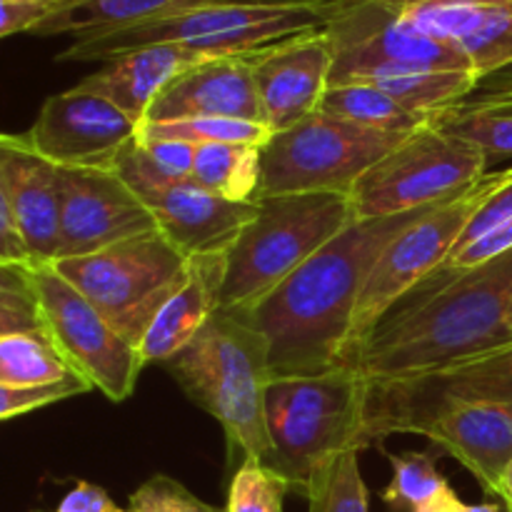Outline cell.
Returning a JSON list of instances; mask_svg holds the SVG:
<instances>
[{
  "mask_svg": "<svg viewBox=\"0 0 512 512\" xmlns=\"http://www.w3.org/2000/svg\"><path fill=\"white\" fill-rule=\"evenodd\" d=\"M408 135L363 128L328 113H313L273 133L260 148L263 180L258 200L273 195L348 193Z\"/></svg>",
  "mask_w": 512,
  "mask_h": 512,
  "instance_id": "8",
  "label": "cell"
},
{
  "mask_svg": "<svg viewBox=\"0 0 512 512\" xmlns=\"http://www.w3.org/2000/svg\"><path fill=\"white\" fill-rule=\"evenodd\" d=\"M138 138L143 140H180L190 145L210 143H233V145H255L263 148L273 130L263 123H250L238 118H185L168 120V123H140Z\"/></svg>",
  "mask_w": 512,
  "mask_h": 512,
  "instance_id": "30",
  "label": "cell"
},
{
  "mask_svg": "<svg viewBox=\"0 0 512 512\" xmlns=\"http://www.w3.org/2000/svg\"><path fill=\"white\" fill-rule=\"evenodd\" d=\"M505 170L500 173H485L475 185H470L458 198L448 200L438 210L425 218L415 220L413 225L395 235L385 250L380 253L378 263L370 270L365 288L355 305L353 323H350L348 340H345L343 360L373 333L375 325L400 303L408 293H413L425 278L435 273L458 245L465 225L475 215V210L490 198L495 188L503 183ZM338 365V368H340Z\"/></svg>",
  "mask_w": 512,
  "mask_h": 512,
  "instance_id": "10",
  "label": "cell"
},
{
  "mask_svg": "<svg viewBox=\"0 0 512 512\" xmlns=\"http://www.w3.org/2000/svg\"><path fill=\"white\" fill-rule=\"evenodd\" d=\"M503 508H505V505L503 503H500V500H498V503H480V505H460V508H458V512H503Z\"/></svg>",
  "mask_w": 512,
  "mask_h": 512,
  "instance_id": "47",
  "label": "cell"
},
{
  "mask_svg": "<svg viewBox=\"0 0 512 512\" xmlns=\"http://www.w3.org/2000/svg\"><path fill=\"white\" fill-rule=\"evenodd\" d=\"M388 458L393 465V480L380 498L390 510L415 512L450 488L430 453L408 450V453H390Z\"/></svg>",
  "mask_w": 512,
  "mask_h": 512,
  "instance_id": "32",
  "label": "cell"
},
{
  "mask_svg": "<svg viewBox=\"0 0 512 512\" xmlns=\"http://www.w3.org/2000/svg\"><path fill=\"white\" fill-rule=\"evenodd\" d=\"M158 230L188 258L225 255L258 213V203H230L193 180L143 195Z\"/></svg>",
  "mask_w": 512,
  "mask_h": 512,
  "instance_id": "20",
  "label": "cell"
},
{
  "mask_svg": "<svg viewBox=\"0 0 512 512\" xmlns=\"http://www.w3.org/2000/svg\"><path fill=\"white\" fill-rule=\"evenodd\" d=\"M128 512H225L195 498L183 483L168 475H153L145 480L128 500Z\"/></svg>",
  "mask_w": 512,
  "mask_h": 512,
  "instance_id": "34",
  "label": "cell"
},
{
  "mask_svg": "<svg viewBox=\"0 0 512 512\" xmlns=\"http://www.w3.org/2000/svg\"><path fill=\"white\" fill-rule=\"evenodd\" d=\"M508 250H512V220H508L505 225H500V228H495L493 233L483 235V238L475 240V243L455 250V253L450 255V258L445 260L435 273H458V270L478 268V265L508 253Z\"/></svg>",
  "mask_w": 512,
  "mask_h": 512,
  "instance_id": "38",
  "label": "cell"
},
{
  "mask_svg": "<svg viewBox=\"0 0 512 512\" xmlns=\"http://www.w3.org/2000/svg\"><path fill=\"white\" fill-rule=\"evenodd\" d=\"M503 512H510V510H508V508H503Z\"/></svg>",
  "mask_w": 512,
  "mask_h": 512,
  "instance_id": "49",
  "label": "cell"
},
{
  "mask_svg": "<svg viewBox=\"0 0 512 512\" xmlns=\"http://www.w3.org/2000/svg\"><path fill=\"white\" fill-rule=\"evenodd\" d=\"M288 493V483L263 460L245 458L230 478L225 512H285Z\"/></svg>",
  "mask_w": 512,
  "mask_h": 512,
  "instance_id": "33",
  "label": "cell"
},
{
  "mask_svg": "<svg viewBox=\"0 0 512 512\" xmlns=\"http://www.w3.org/2000/svg\"><path fill=\"white\" fill-rule=\"evenodd\" d=\"M325 33L333 50L330 85L375 83L425 70L475 73L460 50L420 33L388 0H340Z\"/></svg>",
  "mask_w": 512,
  "mask_h": 512,
  "instance_id": "11",
  "label": "cell"
},
{
  "mask_svg": "<svg viewBox=\"0 0 512 512\" xmlns=\"http://www.w3.org/2000/svg\"><path fill=\"white\" fill-rule=\"evenodd\" d=\"M0 263L33 268L28 250H25L23 238H20L18 225H15V215H13V208H10L3 170H0Z\"/></svg>",
  "mask_w": 512,
  "mask_h": 512,
  "instance_id": "40",
  "label": "cell"
},
{
  "mask_svg": "<svg viewBox=\"0 0 512 512\" xmlns=\"http://www.w3.org/2000/svg\"><path fill=\"white\" fill-rule=\"evenodd\" d=\"M373 85L393 95L403 108L430 118L455 103H463L478 85L475 73H453V70H425V73L395 75V78L375 80Z\"/></svg>",
  "mask_w": 512,
  "mask_h": 512,
  "instance_id": "29",
  "label": "cell"
},
{
  "mask_svg": "<svg viewBox=\"0 0 512 512\" xmlns=\"http://www.w3.org/2000/svg\"><path fill=\"white\" fill-rule=\"evenodd\" d=\"M498 500L505 505V508L512 512V463H510V468L505 470V475H503V483H500Z\"/></svg>",
  "mask_w": 512,
  "mask_h": 512,
  "instance_id": "46",
  "label": "cell"
},
{
  "mask_svg": "<svg viewBox=\"0 0 512 512\" xmlns=\"http://www.w3.org/2000/svg\"><path fill=\"white\" fill-rule=\"evenodd\" d=\"M340 0H185L155 18L103 35L75 38L58 60L108 63L145 45L178 43L208 55L263 48L288 35L325 28Z\"/></svg>",
  "mask_w": 512,
  "mask_h": 512,
  "instance_id": "3",
  "label": "cell"
},
{
  "mask_svg": "<svg viewBox=\"0 0 512 512\" xmlns=\"http://www.w3.org/2000/svg\"><path fill=\"white\" fill-rule=\"evenodd\" d=\"M45 330L35 295H13L0 298V338L18 333Z\"/></svg>",
  "mask_w": 512,
  "mask_h": 512,
  "instance_id": "39",
  "label": "cell"
},
{
  "mask_svg": "<svg viewBox=\"0 0 512 512\" xmlns=\"http://www.w3.org/2000/svg\"><path fill=\"white\" fill-rule=\"evenodd\" d=\"M193 258L160 230L120 240L83 258L55 260L53 268L133 345L170 295L188 280Z\"/></svg>",
  "mask_w": 512,
  "mask_h": 512,
  "instance_id": "7",
  "label": "cell"
},
{
  "mask_svg": "<svg viewBox=\"0 0 512 512\" xmlns=\"http://www.w3.org/2000/svg\"><path fill=\"white\" fill-rule=\"evenodd\" d=\"M255 50L215 55L180 73L155 98L143 123L185 118H238L263 123V108L253 78Z\"/></svg>",
  "mask_w": 512,
  "mask_h": 512,
  "instance_id": "18",
  "label": "cell"
},
{
  "mask_svg": "<svg viewBox=\"0 0 512 512\" xmlns=\"http://www.w3.org/2000/svg\"><path fill=\"white\" fill-rule=\"evenodd\" d=\"M208 58H215V55L188 48V45H145V48L130 50V53L108 60L98 73L80 80L78 88L100 95L140 125L155 98L180 73Z\"/></svg>",
  "mask_w": 512,
  "mask_h": 512,
  "instance_id": "22",
  "label": "cell"
},
{
  "mask_svg": "<svg viewBox=\"0 0 512 512\" xmlns=\"http://www.w3.org/2000/svg\"><path fill=\"white\" fill-rule=\"evenodd\" d=\"M180 3H185V0H63L30 33H70L75 38H88V35L130 28V25L155 18V15L165 13Z\"/></svg>",
  "mask_w": 512,
  "mask_h": 512,
  "instance_id": "24",
  "label": "cell"
},
{
  "mask_svg": "<svg viewBox=\"0 0 512 512\" xmlns=\"http://www.w3.org/2000/svg\"><path fill=\"white\" fill-rule=\"evenodd\" d=\"M318 110L333 115V118L363 125V128L385 130V133L410 135L430 125V118L410 113L393 95L373 83L328 85Z\"/></svg>",
  "mask_w": 512,
  "mask_h": 512,
  "instance_id": "26",
  "label": "cell"
},
{
  "mask_svg": "<svg viewBox=\"0 0 512 512\" xmlns=\"http://www.w3.org/2000/svg\"><path fill=\"white\" fill-rule=\"evenodd\" d=\"M440 205L355 220L263 300L233 310L268 340L273 378H308L338 370L355 305L380 253L395 235Z\"/></svg>",
  "mask_w": 512,
  "mask_h": 512,
  "instance_id": "2",
  "label": "cell"
},
{
  "mask_svg": "<svg viewBox=\"0 0 512 512\" xmlns=\"http://www.w3.org/2000/svg\"><path fill=\"white\" fill-rule=\"evenodd\" d=\"M158 230L145 200L113 168H60L58 258H83Z\"/></svg>",
  "mask_w": 512,
  "mask_h": 512,
  "instance_id": "14",
  "label": "cell"
},
{
  "mask_svg": "<svg viewBox=\"0 0 512 512\" xmlns=\"http://www.w3.org/2000/svg\"><path fill=\"white\" fill-rule=\"evenodd\" d=\"M308 512H370L368 488L360 475V450L330 458L310 480Z\"/></svg>",
  "mask_w": 512,
  "mask_h": 512,
  "instance_id": "31",
  "label": "cell"
},
{
  "mask_svg": "<svg viewBox=\"0 0 512 512\" xmlns=\"http://www.w3.org/2000/svg\"><path fill=\"white\" fill-rule=\"evenodd\" d=\"M348 193L273 195L225 253L220 310H245L355 223Z\"/></svg>",
  "mask_w": 512,
  "mask_h": 512,
  "instance_id": "6",
  "label": "cell"
},
{
  "mask_svg": "<svg viewBox=\"0 0 512 512\" xmlns=\"http://www.w3.org/2000/svg\"><path fill=\"white\" fill-rule=\"evenodd\" d=\"M45 330L0 338V383L13 388H40L75 378Z\"/></svg>",
  "mask_w": 512,
  "mask_h": 512,
  "instance_id": "27",
  "label": "cell"
},
{
  "mask_svg": "<svg viewBox=\"0 0 512 512\" xmlns=\"http://www.w3.org/2000/svg\"><path fill=\"white\" fill-rule=\"evenodd\" d=\"M90 383H85L80 375L63 380V383L40 385V388H13V385L0 383V420L18 418V415L33 413L45 405L60 403V400L75 398V395L88 393Z\"/></svg>",
  "mask_w": 512,
  "mask_h": 512,
  "instance_id": "35",
  "label": "cell"
},
{
  "mask_svg": "<svg viewBox=\"0 0 512 512\" xmlns=\"http://www.w3.org/2000/svg\"><path fill=\"white\" fill-rule=\"evenodd\" d=\"M0 170L30 263L53 265L60 248V168L28 135L0 133Z\"/></svg>",
  "mask_w": 512,
  "mask_h": 512,
  "instance_id": "19",
  "label": "cell"
},
{
  "mask_svg": "<svg viewBox=\"0 0 512 512\" xmlns=\"http://www.w3.org/2000/svg\"><path fill=\"white\" fill-rule=\"evenodd\" d=\"M512 340V250L470 270L435 273L405 295L343 360L370 385L443 370Z\"/></svg>",
  "mask_w": 512,
  "mask_h": 512,
  "instance_id": "1",
  "label": "cell"
},
{
  "mask_svg": "<svg viewBox=\"0 0 512 512\" xmlns=\"http://www.w3.org/2000/svg\"><path fill=\"white\" fill-rule=\"evenodd\" d=\"M145 150V158L153 165L155 173L165 183H178V180H190L195 163V145L180 143V140H143L138 138Z\"/></svg>",
  "mask_w": 512,
  "mask_h": 512,
  "instance_id": "37",
  "label": "cell"
},
{
  "mask_svg": "<svg viewBox=\"0 0 512 512\" xmlns=\"http://www.w3.org/2000/svg\"><path fill=\"white\" fill-rule=\"evenodd\" d=\"M330 70L333 50L325 28L288 35L255 50L253 78L263 123L280 133L318 113L330 85Z\"/></svg>",
  "mask_w": 512,
  "mask_h": 512,
  "instance_id": "16",
  "label": "cell"
},
{
  "mask_svg": "<svg viewBox=\"0 0 512 512\" xmlns=\"http://www.w3.org/2000/svg\"><path fill=\"white\" fill-rule=\"evenodd\" d=\"M465 100L475 103H512V63L495 73L483 75Z\"/></svg>",
  "mask_w": 512,
  "mask_h": 512,
  "instance_id": "43",
  "label": "cell"
},
{
  "mask_svg": "<svg viewBox=\"0 0 512 512\" xmlns=\"http://www.w3.org/2000/svg\"><path fill=\"white\" fill-rule=\"evenodd\" d=\"M430 125L473 143L483 150L488 163L512 155V103L463 100L435 113Z\"/></svg>",
  "mask_w": 512,
  "mask_h": 512,
  "instance_id": "28",
  "label": "cell"
},
{
  "mask_svg": "<svg viewBox=\"0 0 512 512\" xmlns=\"http://www.w3.org/2000/svg\"><path fill=\"white\" fill-rule=\"evenodd\" d=\"M55 5H35V3H8L0 0V38H8L15 33H30L40 20L53 13Z\"/></svg>",
  "mask_w": 512,
  "mask_h": 512,
  "instance_id": "41",
  "label": "cell"
},
{
  "mask_svg": "<svg viewBox=\"0 0 512 512\" xmlns=\"http://www.w3.org/2000/svg\"><path fill=\"white\" fill-rule=\"evenodd\" d=\"M8 3H35V5H58L63 0H8Z\"/></svg>",
  "mask_w": 512,
  "mask_h": 512,
  "instance_id": "48",
  "label": "cell"
},
{
  "mask_svg": "<svg viewBox=\"0 0 512 512\" xmlns=\"http://www.w3.org/2000/svg\"><path fill=\"white\" fill-rule=\"evenodd\" d=\"M190 180L230 203H258L263 160L255 145H198Z\"/></svg>",
  "mask_w": 512,
  "mask_h": 512,
  "instance_id": "25",
  "label": "cell"
},
{
  "mask_svg": "<svg viewBox=\"0 0 512 512\" xmlns=\"http://www.w3.org/2000/svg\"><path fill=\"white\" fill-rule=\"evenodd\" d=\"M460 505H463V500L455 495V490L445 488L438 498L430 500L428 505H423V508H418L415 512H458Z\"/></svg>",
  "mask_w": 512,
  "mask_h": 512,
  "instance_id": "45",
  "label": "cell"
},
{
  "mask_svg": "<svg viewBox=\"0 0 512 512\" xmlns=\"http://www.w3.org/2000/svg\"><path fill=\"white\" fill-rule=\"evenodd\" d=\"M488 158L468 140L435 125L410 133L350 190L355 218H390L448 203L478 183Z\"/></svg>",
  "mask_w": 512,
  "mask_h": 512,
  "instance_id": "9",
  "label": "cell"
},
{
  "mask_svg": "<svg viewBox=\"0 0 512 512\" xmlns=\"http://www.w3.org/2000/svg\"><path fill=\"white\" fill-rule=\"evenodd\" d=\"M13 295H35L33 268L0 263V298H13Z\"/></svg>",
  "mask_w": 512,
  "mask_h": 512,
  "instance_id": "44",
  "label": "cell"
},
{
  "mask_svg": "<svg viewBox=\"0 0 512 512\" xmlns=\"http://www.w3.org/2000/svg\"><path fill=\"white\" fill-rule=\"evenodd\" d=\"M225 255H203L190 263L188 280L158 310L150 328L138 343L140 363H168L185 348L210 318L220 310Z\"/></svg>",
  "mask_w": 512,
  "mask_h": 512,
  "instance_id": "23",
  "label": "cell"
},
{
  "mask_svg": "<svg viewBox=\"0 0 512 512\" xmlns=\"http://www.w3.org/2000/svg\"><path fill=\"white\" fill-rule=\"evenodd\" d=\"M508 220H512V168L505 170L503 183H500L498 188L490 193V198L485 200L478 210H475V215L470 218V223L465 225V230H463V235H460L455 250L465 248V245L475 243V240H480L483 235L493 233L495 228L505 225Z\"/></svg>",
  "mask_w": 512,
  "mask_h": 512,
  "instance_id": "36",
  "label": "cell"
},
{
  "mask_svg": "<svg viewBox=\"0 0 512 512\" xmlns=\"http://www.w3.org/2000/svg\"><path fill=\"white\" fill-rule=\"evenodd\" d=\"M465 403L512 405V340L418 378L370 385L363 420L365 445L370 448L395 433L418 435L430 420Z\"/></svg>",
  "mask_w": 512,
  "mask_h": 512,
  "instance_id": "12",
  "label": "cell"
},
{
  "mask_svg": "<svg viewBox=\"0 0 512 512\" xmlns=\"http://www.w3.org/2000/svg\"><path fill=\"white\" fill-rule=\"evenodd\" d=\"M33 293L45 333L65 363L110 403H125L143 370L138 345L125 340L53 265L33 268Z\"/></svg>",
  "mask_w": 512,
  "mask_h": 512,
  "instance_id": "13",
  "label": "cell"
},
{
  "mask_svg": "<svg viewBox=\"0 0 512 512\" xmlns=\"http://www.w3.org/2000/svg\"><path fill=\"white\" fill-rule=\"evenodd\" d=\"M25 135L58 168H113L120 150L138 135V123L75 85L50 95Z\"/></svg>",
  "mask_w": 512,
  "mask_h": 512,
  "instance_id": "15",
  "label": "cell"
},
{
  "mask_svg": "<svg viewBox=\"0 0 512 512\" xmlns=\"http://www.w3.org/2000/svg\"><path fill=\"white\" fill-rule=\"evenodd\" d=\"M368 390V380L343 368L270 380L265 393L270 453L263 463L288 483L290 493H308L313 475L335 455L368 448L363 438Z\"/></svg>",
  "mask_w": 512,
  "mask_h": 512,
  "instance_id": "5",
  "label": "cell"
},
{
  "mask_svg": "<svg viewBox=\"0 0 512 512\" xmlns=\"http://www.w3.org/2000/svg\"><path fill=\"white\" fill-rule=\"evenodd\" d=\"M423 438L440 445L475 475L488 495L498 498L512 463V405H453L420 428Z\"/></svg>",
  "mask_w": 512,
  "mask_h": 512,
  "instance_id": "21",
  "label": "cell"
},
{
  "mask_svg": "<svg viewBox=\"0 0 512 512\" xmlns=\"http://www.w3.org/2000/svg\"><path fill=\"white\" fill-rule=\"evenodd\" d=\"M165 368L195 405L218 420L230 463L268 458L265 393L273 373L263 333L233 310H218Z\"/></svg>",
  "mask_w": 512,
  "mask_h": 512,
  "instance_id": "4",
  "label": "cell"
},
{
  "mask_svg": "<svg viewBox=\"0 0 512 512\" xmlns=\"http://www.w3.org/2000/svg\"><path fill=\"white\" fill-rule=\"evenodd\" d=\"M55 512H128L110 500L100 485L78 483L63 500Z\"/></svg>",
  "mask_w": 512,
  "mask_h": 512,
  "instance_id": "42",
  "label": "cell"
},
{
  "mask_svg": "<svg viewBox=\"0 0 512 512\" xmlns=\"http://www.w3.org/2000/svg\"><path fill=\"white\" fill-rule=\"evenodd\" d=\"M413 28L460 50L478 80L512 63V0H388Z\"/></svg>",
  "mask_w": 512,
  "mask_h": 512,
  "instance_id": "17",
  "label": "cell"
}]
</instances>
